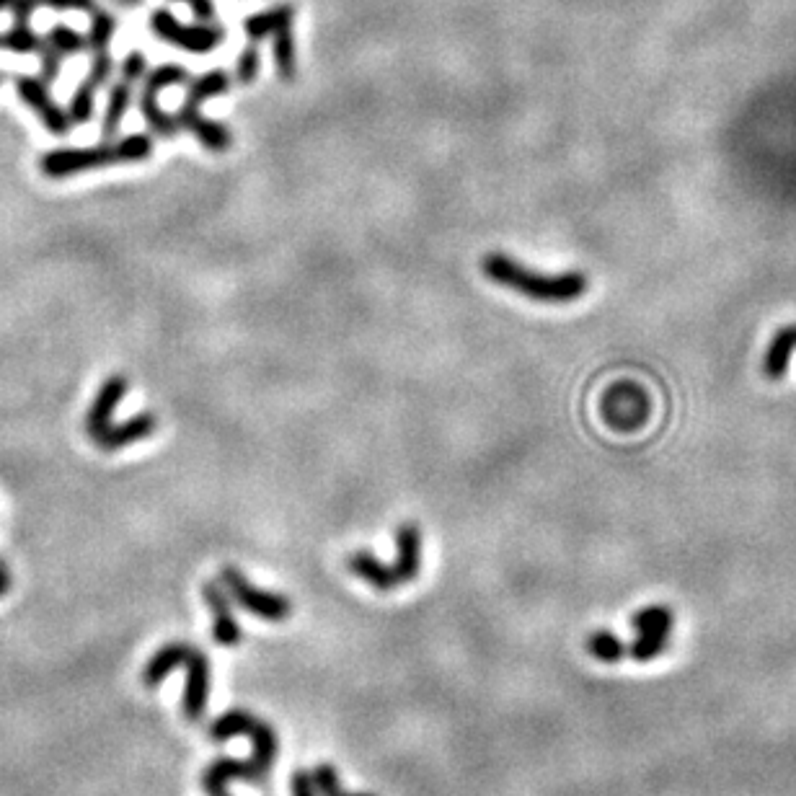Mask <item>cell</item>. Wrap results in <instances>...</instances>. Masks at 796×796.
<instances>
[{
  "mask_svg": "<svg viewBox=\"0 0 796 796\" xmlns=\"http://www.w3.org/2000/svg\"><path fill=\"white\" fill-rule=\"evenodd\" d=\"M481 272L489 282L499 287H507L520 298H528L533 303L546 305H566L579 300L590 287V277L579 269L559 274H543L538 269H530L525 264L515 262L512 256L502 251H492L481 259Z\"/></svg>",
  "mask_w": 796,
  "mask_h": 796,
  "instance_id": "obj_1",
  "label": "cell"
},
{
  "mask_svg": "<svg viewBox=\"0 0 796 796\" xmlns=\"http://www.w3.org/2000/svg\"><path fill=\"white\" fill-rule=\"evenodd\" d=\"M153 140L143 132L117 137V140H104L99 145L88 148H55L39 158V171L47 179H70V176L86 174V171H99L117 163H143L153 158Z\"/></svg>",
  "mask_w": 796,
  "mask_h": 796,
  "instance_id": "obj_2",
  "label": "cell"
},
{
  "mask_svg": "<svg viewBox=\"0 0 796 796\" xmlns=\"http://www.w3.org/2000/svg\"><path fill=\"white\" fill-rule=\"evenodd\" d=\"M212 740H231V737H249L254 750H251V768H254V781H262L267 776V771L272 768V763L277 760L280 753V740L277 732L269 727L267 722H262L259 716L249 714V711L233 709L228 714H223L218 722H212L210 727Z\"/></svg>",
  "mask_w": 796,
  "mask_h": 796,
  "instance_id": "obj_3",
  "label": "cell"
},
{
  "mask_svg": "<svg viewBox=\"0 0 796 796\" xmlns=\"http://www.w3.org/2000/svg\"><path fill=\"white\" fill-rule=\"evenodd\" d=\"M148 26L150 32L156 34L161 42L171 44L176 50L189 52V55H207V52H215L225 39V29L218 24V21H215V24H205V21H197V24H181L168 8H156V11L150 13Z\"/></svg>",
  "mask_w": 796,
  "mask_h": 796,
  "instance_id": "obj_4",
  "label": "cell"
},
{
  "mask_svg": "<svg viewBox=\"0 0 796 796\" xmlns=\"http://www.w3.org/2000/svg\"><path fill=\"white\" fill-rule=\"evenodd\" d=\"M220 585L228 590V595L233 597V603L241 605V608L249 610V613H254V616L264 618V621L280 623L285 621V618H290V613H293V603H290L285 595L254 587V582H249V577H246L238 566H223V572H220Z\"/></svg>",
  "mask_w": 796,
  "mask_h": 796,
  "instance_id": "obj_5",
  "label": "cell"
},
{
  "mask_svg": "<svg viewBox=\"0 0 796 796\" xmlns=\"http://www.w3.org/2000/svg\"><path fill=\"white\" fill-rule=\"evenodd\" d=\"M672 623H675V613L667 605H647L634 613L631 626L636 631V639L629 644L631 660L649 662L660 657L670 644Z\"/></svg>",
  "mask_w": 796,
  "mask_h": 796,
  "instance_id": "obj_6",
  "label": "cell"
},
{
  "mask_svg": "<svg viewBox=\"0 0 796 796\" xmlns=\"http://www.w3.org/2000/svg\"><path fill=\"white\" fill-rule=\"evenodd\" d=\"M603 419L618 432L639 430L649 419V398L644 388L631 380L610 386L603 396Z\"/></svg>",
  "mask_w": 796,
  "mask_h": 796,
  "instance_id": "obj_7",
  "label": "cell"
},
{
  "mask_svg": "<svg viewBox=\"0 0 796 796\" xmlns=\"http://www.w3.org/2000/svg\"><path fill=\"white\" fill-rule=\"evenodd\" d=\"M16 94L24 101L29 109L39 117V122L44 125V130L55 137H65L73 130V119L65 112L63 106L57 104L50 94V83H44L42 78H32V75H19L16 78Z\"/></svg>",
  "mask_w": 796,
  "mask_h": 796,
  "instance_id": "obj_8",
  "label": "cell"
},
{
  "mask_svg": "<svg viewBox=\"0 0 796 796\" xmlns=\"http://www.w3.org/2000/svg\"><path fill=\"white\" fill-rule=\"evenodd\" d=\"M127 391H130V380H127V375L122 373L109 375V378L101 383L94 404H91V409L86 411V422H83V430H86V435L91 437V440L101 437L109 427H112L114 414H117L119 404H122V398L127 396Z\"/></svg>",
  "mask_w": 796,
  "mask_h": 796,
  "instance_id": "obj_9",
  "label": "cell"
},
{
  "mask_svg": "<svg viewBox=\"0 0 796 796\" xmlns=\"http://www.w3.org/2000/svg\"><path fill=\"white\" fill-rule=\"evenodd\" d=\"M176 119H179L181 130L192 132L207 153H225V150H231L233 140H236L233 132L228 130V125H223L218 119L205 117V114L199 112V106L189 104V101H181V109L176 112Z\"/></svg>",
  "mask_w": 796,
  "mask_h": 796,
  "instance_id": "obj_10",
  "label": "cell"
},
{
  "mask_svg": "<svg viewBox=\"0 0 796 796\" xmlns=\"http://www.w3.org/2000/svg\"><path fill=\"white\" fill-rule=\"evenodd\" d=\"M187 667V688H184V716L189 722L202 719L207 709V696H210V662H207L205 652L189 644V652L184 657Z\"/></svg>",
  "mask_w": 796,
  "mask_h": 796,
  "instance_id": "obj_11",
  "label": "cell"
},
{
  "mask_svg": "<svg viewBox=\"0 0 796 796\" xmlns=\"http://www.w3.org/2000/svg\"><path fill=\"white\" fill-rule=\"evenodd\" d=\"M202 595H205L207 608L212 610V636H215V641H218L220 647H238L241 626H238L236 613H233L228 590L220 582H205Z\"/></svg>",
  "mask_w": 796,
  "mask_h": 796,
  "instance_id": "obj_12",
  "label": "cell"
},
{
  "mask_svg": "<svg viewBox=\"0 0 796 796\" xmlns=\"http://www.w3.org/2000/svg\"><path fill=\"white\" fill-rule=\"evenodd\" d=\"M158 430V417L156 411H140L135 417L125 419V422L112 424L109 430L101 437H96V448L104 453H117L122 448H130L135 442L148 440L150 435H156Z\"/></svg>",
  "mask_w": 796,
  "mask_h": 796,
  "instance_id": "obj_13",
  "label": "cell"
},
{
  "mask_svg": "<svg viewBox=\"0 0 796 796\" xmlns=\"http://www.w3.org/2000/svg\"><path fill=\"white\" fill-rule=\"evenodd\" d=\"M398 585H409L422 572V528L404 523L396 530V561H393Z\"/></svg>",
  "mask_w": 796,
  "mask_h": 796,
  "instance_id": "obj_14",
  "label": "cell"
},
{
  "mask_svg": "<svg viewBox=\"0 0 796 796\" xmlns=\"http://www.w3.org/2000/svg\"><path fill=\"white\" fill-rule=\"evenodd\" d=\"M295 13H298V8L293 3H277V6L264 8L259 13H251L243 19V34L254 44H259L262 39H272L280 29L293 26Z\"/></svg>",
  "mask_w": 796,
  "mask_h": 796,
  "instance_id": "obj_15",
  "label": "cell"
},
{
  "mask_svg": "<svg viewBox=\"0 0 796 796\" xmlns=\"http://www.w3.org/2000/svg\"><path fill=\"white\" fill-rule=\"evenodd\" d=\"M243 778V781H254V768L249 760H233V758H220L215 763H210L202 773V789L207 796H231L228 784Z\"/></svg>",
  "mask_w": 796,
  "mask_h": 796,
  "instance_id": "obj_16",
  "label": "cell"
},
{
  "mask_svg": "<svg viewBox=\"0 0 796 796\" xmlns=\"http://www.w3.org/2000/svg\"><path fill=\"white\" fill-rule=\"evenodd\" d=\"M347 569L355 574V577L365 579L367 585L378 592H388V590H396V587H401L398 585L396 572H393V564L380 561L378 556L370 554V551H357V554L349 556Z\"/></svg>",
  "mask_w": 796,
  "mask_h": 796,
  "instance_id": "obj_17",
  "label": "cell"
},
{
  "mask_svg": "<svg viewBox=\"0 0 796 796\" xmlns=\"http://www.w3.org/2000/svg\"><path fill=\"white\" fill-rule=\"evenodd\" d=\"M796 352V324L781 326L771 339L763 357V375L768 380H781L791 365Z\"/></svg>",
  "mask_w": 796,
  "mask_h": 796,
  "instance_id": "obj_18",
  "label": "cell"
},
{
  "mask_svg": "<svg viewBox=\"0 0 796 796\" xmlns=\"http://www.w3.org/2000/svg\"><path fill=\"white\" fill-rule=\"evenodd\" d=\"M187 652H189L187 641H168V644H163V647L150 657L148 665H145L143 670L145 688H158L168 672L179 670V667L184 665Z\"/></svg>",
  "mask_w": 796,
  "mask_h": 796,
  "instance_id": "obj_19",
  "label": "cell"
},
{
  "mask_svg": "<svg viewBox=\"0 0 796 796\" xmlns=\"http://www.w3.org/2000/svg\"><path fill=\"white\" fill-rule=\"evenodd\" d=\"M132 86L135 83L125 81V78H119L117 83L109 86V99H106L104 119H101V135H104V140H112L119 132V127H122V122H125L127 112H130L132 106V94H135Z\"/></svg>",
  "mask_w": 796,
  "mask_h": 796,
  "instance_id": "obj_20",
  "label": "cell"
},
{
  "mask_svg": "<svg viewBox=\"0 0 796 796\" xmlns=\"http://www.w3.org/2000/svg\"><path fill=\"white\" fill-rule=\"evenodd\" d=\"M140 114H143L148 130L153 132V135L163 137V140H174V137L181 132L176 114H168L166 109H161L156 91L143 88V94H140Z\"/></svg>",
  "mask_w": 796,
  "mask_h": 796,
  "instance_id": "obj_21",
  "label": "cell"
},
{
  "mask_svg": "<svg viewBox=\"0 0 796 796\" xmlns=\"http://www.w3.org/2000/svg\"><path fill=\"white\" fill-rule=\"evenodd\" d=\"M272 57L274 70L285 83H293L298 78V42H295L293 26H285L272 37Z\"/></svg>",
  "mask_w": 796,
  "mask_h": 796,
  "instance_id": "obj_22",
  "label": "cell"
},
{
  "mask_svg": "<svg viewBox=\"0 0 796 796\" xmlns=\"http://www.w3.org/2000/svg\"><path fill=\"white\" fill-rule=\"evenodd\" d=\"M233 86V78L231 73H225V70H210V73H202L197 75V78H189V86H187V96L184 99L192 101V104H205V101L210 99H218V96L228 94Z\"/></svg>",
  "mask_w": 796,
  "mask_h": 796,
  "instance_id": "obj_23",
  "label": "cell"
},
{
  "mask_svg": "<svg viewBox=\"0 0 796 796\" xmlns=\"http://www.w3.org/2000/svg\"><path fill=\"white\" fill-rule=\"evenodd\" d=\"M587 652H590L597 662H605V665H616V662H621L623 657H629V647H626V644L608 629L595 631V634L587 639Z\"/></svg>",
  "mask_w": 796,
  "mask_h": 796,
  "instance_id": "obj_24",
  "label": "cell"
},
{
  "mask_svg": "<svg viewBox=\"0 0 796 796\" xmlns=\"http://www.w3.org/2000/svg\"><path fill=\"white\" fill-rule=\"evenodd\" d=\"M96 94H99V86L86 75L81 81V86L75 88L73 99H70L68 104V114L70 119H73V125H86V122L94 119Z\"/></svg>",
  "mask_w": 796,
  "mask_h": 796,
  "instance_id": "obj_25",
  "label": "cell"
},
{
  "mask_svg": "<svg viewBox=\"0 0 796 796\" xmlns=\"http://www.w3.org/2000/svg\"><path fill=\"white\" fill-rule=\"evenodd\" d=\"M94 19H91V29H88V37H86V47L91 52H106L109 50V44H112L114 34H117V16L109 11H96L91 13Z\"/></svg>",
  "mask_w": 796,
  "mask_h": 796,
  "instance_id": "obj_26",
  "label": "cell"
},
{
  "mask_svg": "<svg viewBox=\"0 0 796 796\" xmlns=\"http://www.w3.org/2000/svg\"><path fill=\"white\" fill-rule=\"evenodd\" d=\"M184 83H189V70L179 63L156 65V68L150 70V73L143 78V88L156 91V94H161L163 88L184 86Z\"/></svg>",
  "mask_w": 796,
  "mask_h": 796,
  "instance_id": "obj_27",
  "label": "cell"
},
{
  "mask_svg": "<svg viewBox=\"0 0 796 796\" xmlns=\"http://www.w3.org/2000/svg\"><path fill=\"white\" fill-rule=\"evenodd\" d=\"M259 73H262V52H259V44L249 42L238 55L236 68H233V81L238 86H251L259 78Z\"/></svg>",
  "mask_w": 796,
  "mask_h": 796,
  "instance_id": "obj_28",
  "label": "cell"
},
{
  "mask_svg": "<svg viewBox=\"0 0 796 796\" xmlns=\"http://www.w3.org/2000/svg\"><path fill=\"white\" fill-rule=\"evenodd\" d=\"M47 42L55 47L57 52L63 57H70V55H78V52L86 50V37H83L81 32H75V29H70V26L65 24H55L47 32Z\"/></svg>",
  "mask_w": 796,
  "mask_h": 796,
  "instance_id": "obj_29",
  "label": "cell"
},
{
  "mask_svg": "<svg viewBox=\"0 0 796 796\" xmlns=\"http://www.w3.org/2000/svg\"><path fill=\"white\" fill-rule=\"evenodd\" d=\"M313 773V781H316V789L321 796H375V794H347L342 786V778H339V771H336L334 765L329 763H321L316 765V771Z\"/></svg>",
  "mask_w": 796,
  "mask_h": 796,
  "instance_id": "obj_30",
  "label": "cell"
},
{
  "mask_svg": "<svg viewBox=\"0 0 796 796\" xmlns=\"http://www.w3.org/2000/svg\"><path fill=\"white\" fill-rule=\"evenodd\" d=\"M39 60H42V81L44 83H52L57 81V75H60V68H63V55L52 47L47 39H44L42 50H39Z\"/></svg>",
  "mask_w": 796,
  "mask_h": 796,
  "instance_id": "obj_31",
  "label": "cell"
},
{
  "mask_svg": "<svg viewBox=\"0 0 796 796\" xmlns=\"http://www.w3.org/2000/svg\"><path fill=\"white\" fill-rule=\"evenodd\" d=\"M114 68H117V65H114L112 52H109V50L96 52L94 63H91V70H88V78H91V81H94L96 86L101 88V86H106V83L112 81Z\"/></svg>",
  "mask_w": 796,
  "mask_h": 796,
  "instance_id": "obj_32",
  "label": "cell"
},
{
  "mask_svg": "<svg viewBox=\"0 0 796 796\" xmlns=\"http://www.w3.org/2000/svg\"><path fill=\"white\" fill-rule=\"evenodd\" d=\"M119 73H122V78L130 83H137L143 81L145 75H148V60H145V55L140 50H132L130 55L122 60V65H119Z\"/></svg>",
  "mask_w": 796,
  "mask_h": 796,
  "instance_id": "obj_33",
  "label": "cell"
},
{
  "mask_svg": "<svg viewBox=\"0 0 796 796\" xmlns=\"http://www.w3.org/2000/svg\"><path fill=\"white\" fill-rule=\"evenodd\" d=\"M39 8H52V11H78L96 13L99 3L96 0H37Z\"/></svg>",
  "mask_w": 796,
  "mask_h": 796,
  "instance_id": "obj_34",
  "label": "cell"
},
{
  "mask_svg": "<svg viewBox=\"0 0 796 796\" xmlns=\"http://www.w3.org/2000/svg\"><path fill=\"white\" fill-rule=\"evenodd\" d=\"M189 6V11L194 13V19L205 21V24H215L218 21V6L215 0H184Z\"/></svg>",
  "mask_w": 796,
  "mask_h": 796,
  "instance_id": "obj_35",
  "label": "cell"
},
{
  "mask_svg": "<svg viewBox=\"0 0 796 796\" xmlns=\"http://www.w3.org/2000/svg\"><path fill=\"white\" fill-rule=\"evenodd\" d=\"M290 791H293V796H321L318 794L311 771L293 773V778H290Z\"/></svg>",
  "mask_w": 796,
  "mask_h": 796,
  "instance_id": "obj_36",
  "label": "cell"
},
{
  "mask_svg": "<svg viewBox=\"0 0 796 796\" xmlns=\"http://www.w3.org/2000/svg\"><path fill=\"white\" fill-rule=\"evenodd\" d=\"M37 8V0H13L8 11L13 13V24L16 26H32V16Z\"/></svg>",
  "mask_w": 796,
  "mask_h": 796,
  "instance_id": "obj_37",
  "label": "cell"
},
{
  "mask_svg": "<svg viewBox=\"0 0 796 796\" xmlns=\"http://www.w3.org/2000/svg\"><path fill=\"white\" fill-rule=\"evenodd\" d=\"M112 3H117V6H122V8H140L145 0H112Z\"/></svg>",
  "mask_w": 796,
  "mask_h": 796,
  "instance_id": "obj_38",
  "label": "cell"
},
{
  "mask_svg": "<svg viewBox=\"0 0 796 796\" xmlns=\"http://www.w3.org/2000/svg\"><path fill=\"white\" fill-rule=\"evenodd\" d=\"M13 0H0V11H6V8H11Z\"/></svg>",
  "mask_w": 796,
  "mask_h": 796,
  "instance_id": "obj_39",
  "label": "cell"
},
{
  "mask_svg": "<svg viewBox=\"0 0 796 796\" xmlns=\"http://www.w3.org/2000/svg\"><path fill=\"white\" fill-rule=\"evenodd\" d=\"M6 566H8V564H6V561H3V559H0V569H6Z\"/></svg>",
  "mask_w": 796,
  "mask_h": 796,
  "instance_id": "obj_40",
  "label": "cell"
}]
</instances>
